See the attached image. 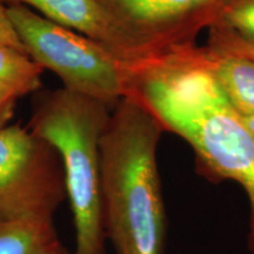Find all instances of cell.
Listing matches in <instances>:
<instances>
[{
    "mask_svg": "<svg viewBox=\"0 0 254 254\" xmlns=\"http://www.w3.org/2000/svg\"><path fill=\"white\" fill-rule=\"evenodd\" d=\"M126 82L127 98L190 145L200 176L231 180L245 190L247 247L254 254V139L205 67L200 46L135 63L127 67Z\"/></svg>",
    "mask_w": 254,
    "mask_h": 254,
    "instance_id": "obj_1",
    "label": "cell"
},
{
    "mask_svg": "<svg viewBox=\"0 0 254 254\" xmlns=\"http://www.w3.org/2000/svg\"><path fill=\"white\" fill-rule=\"evenodd\" d=\"M164 128L123 98L100 139L101 217L117 254H163L167 221L157 163Z\"/></svg>",
    "mask_w": 254,
    "mask_h": 254,
    "instance_id": "obj_2",
    "label": "cell"
},
{
    "mask_svg": "<svg viewBox=\"0 0 254 254\" xmlns=\"http://www.w3.org/2000/svg\"><path fill=\"white\" fill-rule=\"evenodd\" d=\"M112 110L66 88L40 92L28 127L58 152L75 230L73 254H107L100 200V139Z\"/></svg>",
    "mask_w": 254,
    "mask_h": 254,
    "instance_id": "obj_3",
    "label": "cell"
},
{
    "mask_svg": "<svg viewBox=\"0 0 254 254\" xmlns=\"http://www.w3.org/2000/svg\"><path fill=\"white\" fill-rule=\"evenodd\" d=\"M7 13L26 55L40 67L56 73L64 88L111 110L125 98L127 65L110 50L27 6H7Z\"/></svg>",
    "mask_w": 254,
    "mask_h": 254,
    "instance_id": "obj_4",
    "label": "cell"
},
{
    "mask_svg": "<svg viewBox=\"0 0 254 254\" xmlns=\"http://www.w3.org/2000/svg\"><path fill=\"white\" fill-rule=\"evenodd\" d=\"M125 50L128 66L196 45L213 26L222 0H98Z\"/></svg>",
    "mask_w": 254,
    "mask_h": 254,
    "instance_id": "obj_5",
    "label": "cell"
},
{
    "mask_svg": "<svg viewBox=\"0 0 254 254\" xmlns=\"http://www.w3.org/2000/svg\"><path fill=\"white\" fill-rule=\"evenodd\" d=\"M66 196L58 152L28 126L0 128V224L53 218Z\"/></svg>",
    "mask_w": 254,
    "mask_h": 254,
    "instance_id": "obj_6",
    "label": "cell"
},
{
    "mask_svg": "<svg viewBox=\"0 0 254 254\" xmlns=\"http://www.w3.org/2000/svg\"><path fill=\"white\" fill-rule=\"evenodd\" d=\"M5 6L24 5L53 23L97 41L128 65L124 46L98 0H0Z\"/></svg>",
    "mask_w": 254,
    "mask_h": 254,
    "instance_id": "obj_7",
    "label": "cell"
},
{
    "mask_svg": "<svg viewBox=\"0 0 254 254\" xmlns=\"http://www.w3.org/2000/svg\"><path fill=\"white\" fill-rule=\"evenodd\" d=\"M200 56L221 94L240 118L254 116V59L200 47Z\"/></svg>",
    "mask_w": 254,
    "mask_h": 254,
    "instance_id": "obj_8",
    "label": "cell"
},
{
    "mask_svg": "<svg viewBox=\"0 0 254 254\" xmlns=\"http://www.w3.org/2000/svg\"><path fill=\"white\" fill-rule=\"evenodd\" d=\"M0 254H73L60 241L52 218L0 224Z\"/></svg>",
    "mask_w": 254,
    "mask_h": 254,
    "instance_id": "obj_9",
    "label": "cell"
},
{
    "mask_svg": "<svg viewBox=\"0 0 254 254\" xmlns=\"http://www.w3.org/2000/svg\"><path fill=\"white\" fill-rule=\"evenodd\" d=\"M43 72L26 53L0 44V86L21 98L40 91Z\"/></svg>",
    "mask_w": 254,
    "mask_h": 254,
    "instance_id": "obj_10",
    "label": "cell"
},
{
    "mask_svg": "<svg viewBox=\"0 0 254 254\" xmlns=\"http://www.w3.org/2000/svg\"><path fill=\"white\" fill-rule=\"evenodd\" d=\"M208 30L224 32L254 46V0H222L217 21Z\"/></svg>",
    "mask_w": 254,
    "mask_h": 254,
    "instance_id": "obj_11",
    "label": "cell"
},
{
    "mask_svg": "<svg viewBox=\"0 0 254 254\" xmlns=\"http://www.w3.org/2000/svg\"><path fill=\"white\" fill-rule=\"evenodd\" d=\"M206 46L213 50L221 51V52L234 53V55L254 59V46L247 45L243 41L217 30H208V40Z\"/></svg>",
    "mask_w": 254,
    "mask_h": 254,
    "instance_id": "obj_12",
    "label": "cell"
},
{
    "mask_svg": "<svg viewBox=\"0 0 254 254\" xmlns=\"http://www.w3.org/2000/svg\"><path fill=\"white\" fill-rule=\"evenodd\" d=\"M0 44H5V45L26 53L17 32L14 31L11 20H9L7 6H5L1 1H0Z\"/></svg>",
    "mask_w": 254,
    "mask_h": 254,
    "instance_id": "obj_13",
    "label": "cell"
},
{
    "mask_svg": "<svg viewBox=\"0 0 254 254\" xmlns=\"http://www.w3.org/2000/svg\"><path fill=\"white\" fill-rule=\"evenodd\" d=\"M18 99L17 94L0 86V128L8 126L7 124L13 117Z\"/></svg>",
    "mask_w": 254,
    "mask_h": 254,
    "instance_id": "obj_14",
    "label": "cell"
},
{
    "mask_svg": "<svg viewBox=\"0 0 254 254\" xmlns=\"http://www.w3.org/2000/svg\"><path fill=\"white\" fill-rule=\"evenodd\" d=\"M241 122L244 123V125L246 126L247 131L251 133V135L254 139V116L247 117V118H241Z\"/></svg>",
    "mask_w": 254,
    "mask_h": 254,
    "instance_id": "obj_15",
    "label": "cell"
}]
</instances>
